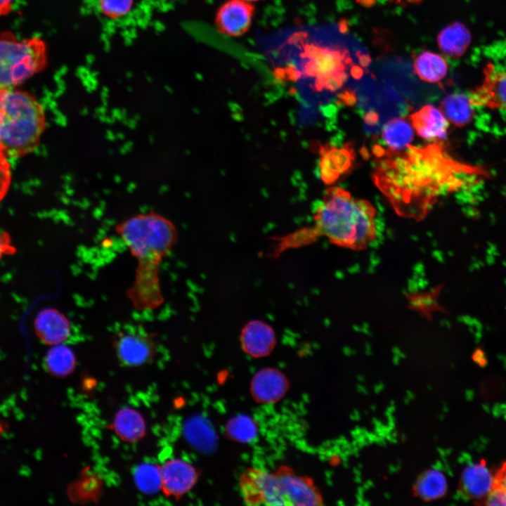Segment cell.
<instances>
[{"label": "cell", "instance_id": "12", "mask_svg": "<svg viewBox=\"0 0 506 506\" xmlns=\"http://www.w3.org/2000/svg\"><path fill=\"white\" fill-rule=\"evenodd\" d=\"M289 388L286 376L273 368H264L253 376L250 391L253 398L260 403H273L280 400Z\"/></svg>", "mask_w": 506, "mask_h": 506}, {"label": "cell", "instance_id": "13", "mask_svg": "<svg viewBox=\"0 0 506 506\" xmlns=\"http://www.w3.org/2000/svg\"><path fill=\"white\" fill-rule=\"evenodd\" d=\"M34 327L38 337L51 346L65 342L71 332L68 318L53 308H46L39 312L35 319Z\"/></svg>", "mask_w": 506, "mask_h": 506}, {"label": "cell", "instance_id": "22", "mask_svg": "<svg viewBox=\"0 0 506 506\" xmlns=\"http://www.w3.org/2000/svg\"><path fill=\"white\" fill-rule=\"evenodd\" d=\"M76 356L68 346L58 344L53 345L45 357V367L53 376L65 377L74 370Z\"/></svg>", "mask_w": 506, "mask_h": 506}, {"label": "cell", "instance_id": "5", "mask_svg": "<svg viewBox=\"0 0 506 506\" xmlns=\"http://www.w3.org/2000/svg\"><path fill=\"white\" fill-rule=\"evenodd\" d=\"M0 108L1 145L8 157H21L33 152L46 124L42 105L30 93L15 88L0 91Z\"/></svg>", "mask_w": 506, "mask_h": 506}, {"label": "cell", "instance_id": "23", "mask_svg": "<svg viewBox=\"0 0 506 506\" xmlns=\"http://www.w3.org/2000/svg\"><path fill=\"white\" fill-rule=\"evenodd\" d=\"M382 136L389 149L401 151L410 145L413 140V130L406 119L397 117L385 124Z\"/></svg>", "mask_w": 506, "mask_h": 506}, {"label": "cell", "instance_id": "15", "mask_svg": "<svg viewBox=\"0 0 506 506\" xmlns=\"http://www.w3.org/2000/svg\"><path fill=\"white\" fill-rule=\"evenodd\" d=\"M493 480L494 474L482 460L464 469L460 476V490L467 498L482 501L491 491Z\"/></svg>", "mask_w": 506, "mask_h": 506}, {"label": "cell", "instance_id": "3", "mask_svg": "<svg viewBox=\"0 0 506 506\" xmlns=\"http://www.w3.org/2000/svg\"><path fill=\"white\" fill-rule=\"evenodd\" d=\"M376 211L368 201L353 197L339 187L329 188L313 213V225L283 236L286 248H296L325 237L352 250L368 247L376 238Z\"/></svg>", "mask_w": 506, "mask_h": 506}, {"label": "cell", "instance_id": "33", "mask_svg": "<svg viewBox=\"0 0 506 506\" xmlns=\"http://www.w3.org/2000/svg\"><path fill=\"white\" fill-rule=\"evenodd\" d=\"M2 121H3V112L2 110L0 108V148H2L1 145V126H2ZM4 150V149H3Z\"/></svg>", "mask_w": 506, "mask_h": 506}, {"label": "cell", "instance_id": "8", "mask_svg": "<svg viewBox=\"0 0 506 506\" xmlns=\"http://www.w3.org/2000/svg\"><path fill=\"white\" fill-rule=\"evenodd\" d=\"M469 97L473 107L506 110V71L498 70L488 63L482 82L470 91Z\"/></svg>", "mask_w": 506, "mask_h": 506}, {"label": "cell", "instance_id": "7", "mask_svg": "<svg viewBox=\"0 0 506 506\" xmlns=\"http://www.w3.org/2000/svg\"><path fill=\"white\" fill-rule=\"evenodd\" d=\"M113 344L119 360L129 366L143 365L155 354V334L141 325L120 329L113 337Z\"/></svg>", "mask_w": 506, "mask_h": 506}, {"label": "cell", "instance_id": "30", "mask_svg": "<svg viewBox=\"0 0 506 506\" xmlns=\"http://www.w3.org/2000/svg\"><path fill=\"white\" fill-rule=\"evenodd\" d=\"M15 251L11 236L6 232L0 231V261L4 257L11 255Z\"/></svg>", "mask_w": 506, "mask_h": 506}, {"label": "cell", "instance_id": "31", "mask_svg": "<svg viewBox=\"0 0 506 506\" xmlns=\"http://www.w3.org/2000/svg\"><path fill=\"white\" fill-rule=\"evenodd\" d=\"M15 0H0V17L8 15L13 9Z\"/></svg>", "mask_w": 506, "mask_h": 506}, {"label": "cell", "instance_id": "34", "mask_svg": "<svg viewBox=\"0 0 506 506\" xmlns=\"http://www.w3.org/2000/svg\"><path fill=\"white\" fill-rule=\"evenodd\" d=\"M375 0H360L359 3L363 6H371Z\"/></svg>", "mask_w": 506, "mask_h": 506}, {"label": "cell", "instance_id": "28", "mask_svg": "<svg viewBox=\"0 0 506 506\" xmlns=\"http://www.w3.org/2000/svg\"><path fill=\"white\" fill-rule=\"evenodd\" d=\"M133 0H99L101 11L111 18H121L129 13Z\"/></svg>", "mask_w": 506, "mask_h": 506}, {"label": "cell", "instance_id": "24", "mask_svg": "<svg viewBox=\"0 0 506 506\" xmlns=\"http://www.w3.org/2000/svg\"><path fill=\"white\" fill-rule=\"evenodd\" d=\"M184 434L189 443L198 450H208L215 443L214 432L202 417L189 418L184 424Z\"/></svg>", "mask_w": 506, "mask_h": 506}, {"label": "cell", "instance_id": "20", "mask_svg": "<svg viewBox=\"0 0 506 506\" xmlns=\"http://www.w3.org/2000/svg\"><path fill=\"white\" fill-rule=\"evenodd\" d=\"M447 489L448 482L445 474L436 468L423 472L417 479L414 486L416 495L426 501L442 498Z\"/></svg>", "mask_w": 506, "mask_h": 506}, {"label": "cell", "instance_id": "14", "mask_svg": "<svg viewBox=\"0 0 506 506\" xmlns=\"http://www.w3.org/2000/svg\"><path fill=\"white\" fill-rule=\"evenodd\" d=\"M319 153L320 178L327 184L337 180L354 161V150L349 143L342 148L321 146Z\"/></svg>", "mask_w": 506, "mask_h": 506}, {"label": "cell", "instance_id": "29", "mask_svg": "<svg viewBox=\"0 0 506 506\" xmlns=\"http://www.w3.org/2000/svg\"><path fill=\"white\" fill-rule=\"evenodd\" d=\"M5 151L0 148V202L6 195L11 182V168Z\"/></svg>", "mask_w": 506, "mask_h": 506}, {"label": "cell", "instance_id": "16", "mask_svg": "<svg viewBox=\"0 0 506 506\" xmlns=\"http://www.w3.org/2000/svg\"><path fill=\"white\" fill-rule=\"evenodd\" d=\"M417 134L423 138L442 141L447 136L448 121L441 110L427 105L410 115Z\"/></svg>", "mask_w": 506, "mask_h": 506}, {"label": "cell", "instance_id": "6", "mask_svg": "<svg viewBox=\"0 0 506 506\" xmlns=\"http://www.w3.org/2000/svg\"><path fill=\"white\" fill-rule=\"evenodd\" d=\"M46 64V48L39 37L19 39L11 32L0 34V91L15 89Z\"/></svg>", "mask_w": 506, "mask_h": 506}, {"label": "cell", "instance_id": "27", "mask_svg": "<svg viewBox=\"0 0 506 506\" xmlns=\"http://www.w3.org/2000/svg\"><path fill=\"white\" fill-rule=\"evenodd\" d=\"M484 505H506V461L494 474L491 491L484 500Z\"/></svg>", "mask_w": 506, "mask_h": 506}, {"label": "cell", "instance_id": "18", "mask_svg": "<svg viewBox=\"0 0 506 506\" xmlns=\"http://www.w3.org/2000/svg\"><path fill=\"white\" fill-rule=\"evenodd\" d=\"M112 429L121 439L132 443L144 436L146 425L143 417L138 410L124 408L115 415Z\"/></svg>", "mask_w": 506, "mask_h": 506}, {"label": "cell", "instance_id": "11", "mask_svg": "<svg viewBox=\"0 0 506 506\" xmlns=\"http://www.w3.org/2000/svg\"><path fill=\"white\" fill-rule=\"evenodd\" d=\"M160 469L162 489L165 495L176 498L188 493L198 477L195 467L179 458L167 461Z\"/></svg>", "mask_w": 506, "mask_h": 506}, {"label": "cell", "instance_id": "10", "mask_svg": "<svg viewBox=\"0 0 506 506\" xmlns=\"http://www.w3.org/2000/svg\"><path fill=\"white\" fill-rule=\"evenodd\" d=\"M240 342L247 355L259 358L266 357L273 351L277 338L271 325L261 320H251L242 328Z\"/></svg>", "mask_w": 506, "mask_h": 506}, {"label": "cell", "instance_id": "19", "mask_svg": "<svg viewBox=\"0 0 506 506\" xmlns=\"http://www.w3.org/2000/svg\"><path fill=\"white\" fill-rule=\"evenodd\" d=\"M440 108L448 121L455 126H464L472 120L474 107L469 96L464 93H451L445 96Z\"/></svg>", "mask_w": 506, "mask_h": 506}, {"label": "cell", "instance_id": "26", "mask_svg": "<svg viewBox=\"0 0 506 506\" xmlns=\"http://www.w3.org/2000/svg\"><path fill=\"white\" fill-rule=\"evenodd\" d=\"M134 478L137 488L143 493L153 494L162 488L161 469L155 465H139L135 469Z\"/></svg>", "mask_w": 506, "mask_h": 506}, {"label": "cell", "instance_id": "35", "mask_svg": "<svg viewBox=\"0 0 506 506\" xmlns=\"http://www.w3.org/2000/svg\"><path fill=\"white\" fill-rule=\"evenodd\" d=\"M245 1H259V0H245Z\"/></svg>", "mask_w": 506, "mask_h": 506}, {"label": "cell", "instance_id": "25", "mask_svg": "<svg viewBox=\"0 0 506 506\" xmlns=\"http://www.w3.org/2000/svg\"><path fill=\"white\" fill-rule=\"evenodd\" d=\"M226 433L231 439L247 443L257 438L258 427L251 417L246 415H238L228 421L226 425Z\"/></svg>", "mask_w": 506, "mask_h": 506}, {"label": "cell", "instance_id": "32", "mask_svg": "<svg viewBox=\"0 0 506 506\" xmlns=\"http://www.w3.org/2000/svg\"><path fill=\"white\" fill-rule=\"evenodd\" d=\"M396 3L406 6L408 4L416 5L422 2V0H394Z\"/></svg>", "mask_w": 506, "mask_h": 506}, {"label": "cell", "instance_id": "2", "mask_svg": "<svg viewBox=\"0 0 506 506\" xmlns=\"http://www.w3.org/2000/svg\"><path fill=\"white\" fill-rule=\"evenodd\" d=\"M115 232L136 258L137 266L126 296L136 309H154L164 300L159 270L175 246L178 233L174 224L154 212L140 213L119 222Z\"/></svg>", "mask_w": 506, "mask_h": 506}, {"label": "cell", "instance_id": "21", "mask_svg": "<svg viewBox=\"0 0 506 506\" xmlns=\"http://www.w3.org/2000/svg\"><path fill=\"white\" fill-rule=\"evenodd\" d=\"M414 69L417 76L429 83H436L447 74L448 65L441 55L425 51L420 53L414 60Z\"/></svg>", "mask_w": 506, "mask_h": 506}, {"label": "cell", "instance_id": "17", "mask_svg": "<svg viewBox=\"0 0 506 506\" xmlns=\"http://www.w3.org/2000/svg\"><path fill=\"white\" fill-rule=\"evenodd\" d=\"M472 41L471 34L460 22H454L443 28L437 35L439 49L446 56L458 58L466 52Z\"/></svg>", "mask_w": 506, "mask_h": 506}, {"label": "cell", "instance_id": "9", "mask_svg": "<svg viewBox=\"0 0 506 506\" xmlns=\"http://www.w3.org/2000/svg\"><path fill=\"white\" fill-rule=\"evenodd\" d=\"M254 7L245 0H228L219 8L215 24L219 32L230 37H239L248 31Z\"/></svg>", "mask_w": 506, "mask_h": 506}, {"label": "cell", "instance_id": "1", "mask_svg": "<svg viewBox=\"0 0 506 506\" xmlns=\"http://www.w3.org/2000/svg\"><path fill=\"white\" fill-rule=\"evenodd\" d=\"M374 153L375 185L398 215L416 221L425 218L441 195L460 190L472 178L488 176L481 167L454 159L441 142L401 151L377 146Z\"/></svg>", "mask_w": 506, "mask_h": 506}, {"label": "cell", "instance_id": "4", "mask_svg": "<svg viewBox=\"0 0 506 506\" xmlns=\"http://www.w3.org/2000/svg\"><path fill=\"white\" fill-rule=\"evenodd\" d=\"M240 491L248 505H319L323 499L309 478L281 467L275 472L249 468L240 478Z\"/></svg>", "mask_w": 506, "mask_h": 506}]
</instances>
